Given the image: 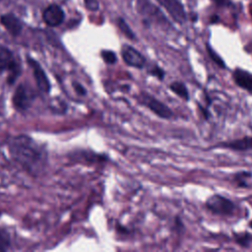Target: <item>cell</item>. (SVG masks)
<instances>
[{"label":"cell","mask_w":252,"mask_h":252,"mask_svg":"<svg viewBox=\"0 0 252 252\" xmlns=\"http://www.w3.org/2000/svg\"><path fill=\"white\" fill-rule=\"evenodd\" d=\"M73 86H74L75 91H76L79 94H82V95L86 94V90L83 88V86H82V85H80L79 83H74V84H73Z\"/></svg>","instance_id":"cell-23"},{"label":"cell","mask_w":252,"mask_h":252,"mask_svg":"<svg viewBox=\"0 0 252 252\" xmlns=\"http://www.w3.org/2000/svg\"><path fill=\"white\" fill-rule=\"evenodd\" d=\"M118 27L120 28L121 32L128 37V38H131V39H134L135 38V34L134 32L131 31V29L129 28V26L125 23V21L123 19H118Z\"/></svg>","instance_id":"cell-17"},{"label":"cell","mask_w":252,"mask_h":252,"mask_svg":"<svg viewBox=\"0 0 252 252\" xmlns=\"http://www.w3.org/2000/svg\"><path fill=\"white\" fill-rule=\"evenodd\" d=\"M27 61L32 70V74L34 76V80L38 89L43 93H48L50 91V83L44 70L41 68L39 63L34 59L27 57Z\"/></svg>","instance_id":"cell-6"},{"label":"cell","mask_w":252,"mask_h":252,"mask_svg":"<svg viewBox=\"0 0 252 252\" xmlns=\"http://www.w3.org/2000/svg\"><path fill=\"white\" fill-rule=\"evenodd\" d=\"M121 53L125 63L131 67L143 68L146 64V59L142 55V53H140L137 49H135L132 46L125 45L122 48Z\"/></svg>","instance_id":"cell-9"},{"label":"cell","mask_w":252,"mask_h":252,"mask_svg":"<svg viewBox=\"0 0 252 252\" xmlns=\"http://www.w3.org/2000/svg\"><path fill=\"white\" fill-rule=\"evenodd\" d=\"M149 73H150L151 75L155 76L156 78H158V79L160 80V81H162L163 78H164V76H165V72L163 71V69H161V68L158 67V66H154L153 68H151V69L149 70Z\"/></svg>","instance_id":"cell-20"},{"label":"cell","mask_w":252,"mask_h":252,"mask_svg":"<svg viewBox=\"0 0 252 252\" xmlns=\"http://www.w3.org/2000/svg\"><path fill=\"white\" fill-rule=\"evenodd\" d=\"M85 4L89 10L96 11L98 9V2L96 0H85Z\"/></svg>","instance_id":"cell-21"},{"label":"cell","mask_w":252,"mask_h":252,"mask_svg":"<svg viewBox=\"0 0 252 252\" xmlns=\"http://www.w3.org/2000/svg\"><path fill=\"white\" fill-rule=\"evenodd\" d=\"M233 238L236 244L242 248H249L252 245V234L247 231L234 233Z\"/></svg>","instance_id":"cell-15"},{"label":"cell","mask_w":252,"mask_h":252,"mask_svg":"<svg viewBox=\"0 0 252 252\" xmlns=\"http://www.w3.org/2000/svg\"><path fill=\"white\" fill-rule=\"evenodd\" d=\"M232 79L236 86L252 94V73L250 71L237 67L232 72Z\"/></svg>","instance_id":"cell-11"},{"label":"cell","mask_w":252,"mask_h":252,"mask_svg":"<svg viewBox=\"0 0 252 252\" xmlns=\"http://www.w3.org/2000/svg\"><path fill=\"white\" fill-rule=\"evenodd\" d=\"M12 157L29 171L35 172L44 164V151L27 136L15 137L10 143Z\"/></svg>","instance_id":"cell-1"},{"label":"cell","mask_w":252,"mask_h":252,"mask_svg":"<svg viewBox=\"0 0 252 252\" xmlns=\"http://www.w3.org/2000/svg\"><path fill=\"white\" fill-rule=\"evenodd\" d=\"M198 107H199V109H200L201 113L203 114L204 119H205V120H209V119H210V117H211V113L208 111V109H207V108H205V107H203L201 104H198Z\"/></svg>","instance_id":"cell-22"},{"label":"cell","mask_w":252,"mask_h":252,"mask_svg":"<svg viewBox=\"0 0 252 252\" xmlns=\"http://www.w3.org/2000/svg\"><path fill=\"white\" fill-rule=\"evenodd\" d=\"M32 94L25 85H20L14 93L13 104L19 110H26L32 103Z\"/></svg>","instance_id":"cell-7"},{"label":"cell","mask_w":252,"mask_h":252,"mask_svg":"<svg viewBox=\"0 0 252 252\" xmlns=\"http://www.w3.org/2000/svg\"><path fill=\"white\" fill-rule=\"evenodd\" d=\"M1 24L14 36H17L22 32V23L14 14H5L0 18Z\"/></svg>","instance_id":"cell-12"},{"label":"cell","mask_w":252,"mask_h":252,"mask_svg":"<svg viewBox=\"0 0 252 252\" xmlns=\"http://www.w3.org/2000/svg\"><path fill=\"white\" fill-rule=\"evenodd\" d=\"M140 101L152 112L162 119H171L174 116L172 110L166 104L147 93H143L140 95Z\"/></svg>","instance_id":"cell-3"},{"label":"cell","mask_w":252,"mask_h":252,"mask_svg":"<svg viewBox=\"0 0 252 252\" xmlns=\"http://www.w3.org/2000/svg\"><path fill=\"white\" fill-rule=\"evenodd\" d=\"M101 57L102 59L108 63V64H113L116 62V54L110 50H102L101 51Z\"/></svg>","instance_id":"cell-19"},{"label":"cell","mask_w":252,"mask_h":252,"mask_svg":"<svg viewBox=\"0 0 252 252\" xmlns=\"http://www.w3.org/2000/svg\"><path fill=\"white\" fill-rule=\"evenodd\" d=\"M213 148L226 149L234 152H249L252 151V136H243L238 139L220 142Z\"/></svg>","instance_id":"cell-5"},{"label":"cell","mask_w":252,"mask_h":252,"mask_svg":"<svg viewBox=\"0 0 252 252\" xmlns=\"http://www.w3.org/2000/svg\"><path fill=\"white\" fill-rule=\"evenodd\" d=\"M169 90L174 93L177 96L184 99L185 101L190 100V94L189 90L186 87V85L183 82L180 81H174L169 85Z\"/></svg>","instance_id":"cell-13"},{"label":"cell","mask_w":252,"mask_h":252,"mask_svg":"<svg viewBox=\"0 0 252 252\" xmlns=\"http://www.w3.org/2000/svg\"><path fill=\"white\" fill-rule=\"evenodd\" d=\"M218 21H219V17L215 16V17H212V21H211V23H217Z\"/></svg>","instance_id":"cell-25"},{"label":"cell","mask_w":252,"mask_h":252,"mask_svg":"<svg viewBox=\"0 0 252 252\" xmlns=\"http://www.w3.org/2000/svg\"><path fill=\"white\" fill-rule=\"evenodd\" d=\"M10 245V236L6 230H0V251H6Z\"/></svg>","instance_id":"cell-18"},{"label":"cell","mask_w":252,"mask_h":252,"mask_svg":"<svg viewBox=\"0 0 252 252\" xmlns=\"http://www.w3.org/2000/svg\"><path fill=\"white\" fill-rule=\"evenodd\" d=\"M207 47V51H208V54H209V56H210V58L213 60V62L215 63V64H217L220 68H222V69H224V68H226V66H225V63H224V61H223V59L215 51V49L212 47V46H210V44L209 43H207V45H206Z\"/></svg>","instance_id":"cell-16"},{"label":"cell","mask_w":252,"mask_h":252,"mask_svg":"<svg viewBox=\"0 0 252 252\" xmlns=\"http://www.w3.org/2000/svg\"><path fill=\"white\" fill-rule=\"evenodd\" d=\"M161 6L165 8L172 19L178 23L183 24L186 21V14L183 6L178 0H157Z\"/></svg>","instance_id":"cell-8"},{"label":"cell","mask_w":252,"mask_h":252,"mask_svg":"<svg viewBox=\"0 0 252 252\" xmlns=\"http://www.w3.org/2000/svg\"><path fill=\"white\" fill-rule=\"evenodd\" d=\"M215 2L220 6H228L230 4V0H215Z\"/></svg>","instance_id":"cell-24"},{"label":"cell","mask_w":252,"mask_h":252,"mask_svg":"<svg viewBox=\"0 0 252 252\" xmlns=\"http://www.w3.org/2000/svg\"><path fill=\"white\" fill-rule=\"evenodd\" d=\"M0 71H8L10 73L9 83H14L20 74L19 65L12 51L4 46H0Z\"/></svg>","instance_id":"cell-4"},{"label":"cell","mask_w":252,"mask_h":252,"mask_svg":"<svg viewBox=\"0 0 252 252\" xmlns=\"http://www.w3.org/2000/svg\"><path fill=\"white\" fill-rule=\"evenodd\" d=\"M251 14H252V12H251Z\"/></svg>","instance_id":"cell-27"},{"label":"cell","mask_w":252,"mask_h":252,"mask_svg":"<svg viewBox=\"0 0 252 252\" xmlns=\"http://www.w3.org/2000/svg\"><path fill=\"white\" fill-rule=\"evenodd\" d=\"M250 178H252V172L242 170V171H237L233 174L232 181L239 188H247V187H249L248 180Z\"/></svg>","instance_id":"cell-14"},{"label":"cell","mask_w":252,"mask_h":252,"mask_svg":"<svg viewBox=\"0 0 252 252\" xmlns=\"http://www.w3.org/2000/svg\"><path fill=\"white\" fill-rule=\"evenodd\" d=\"M64 12L63 10L55 5L52 4L48 6L42 14V18L44 23L49 27H57L64 21Z\"/></svg>","instance_id":"cell-10"},{"label":"cell","mask_w":252,"mask_h":252,"mask_svg":"<svg viewBox=\"0 0 252 252\" xmlns=\"http://www.w3.org/2000/svg\"><path fill=\"white\" fill-rule=\"evenodd\" d=\"M248 225H249V227L250 228H252V220L249 221V223H248Z\"/></svg>","instance_id":"cell-26"},{"label":"cell","mask_w":252,"mask_h":252,"mask_svg":"<svg viewBox=\"0 0 252 252\" xmlns=\"http://www.w3.org/2000/svg\"><path fill=\"white\" fill-rule=\"evenodd\" d=\"M205 207L211 214L223 217L232 216L236 209L233 201L220 194L210 196L205 202Z\"/></svg>","instance_id":"cell-2"}]
</instances>
